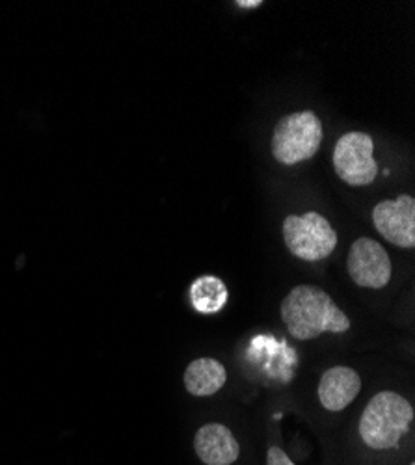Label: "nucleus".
I'll return each instance as SVG.
<instances>
[{
  "mask_svg": "<svg viewBox=\"0 0 415 465\" xmlns=\"http://www.w3.org/2000/svg\"><path fill=\"white\" fill-rule=\"evenodd\" d=\"M282 319L289 333L300 341L351 330V319L328 292L313 285H298L285 296L282 302Z\"/></svg>",
  "mask_w": 415,
  "mask_h": 465,
  "instance_id": "1",
  "label": "nucleus"
},
{
  "mask_svg": "<svg viewBox=\"0 0 415 465\" xmlns=\"http://www.w3.org/2000/svg\"><path fill=\"white\" fill-rule=\"evenodd\" d=\"M413 420L411 404L393 391L376 393L360 419L363 443L376 450L395 449Z\"/></svg>",
  "mask_w": 415,
  "mask_h": 465,
  "instance_id": "2",
  "label": "nucleus"
},
{
  "mask_svg": "<svg viewBox=\"0 0 415 465\" xmlns=\"http://www.w3.org/2000/svg\"><path fill=\"white\" fill-rule=\"evenodd\" d=\"M322 143V124L311 110L283 115L272 134V154L280 164L294 166L315 157Z\"/></svg>",
  "mask_w": 415,
  "mask_h": 465,
  "instance_id": "3",
  "label": "nucleus"
},
{
  "mask_svg": "<svg viewBox=\"0 0 415 465\" xmlns=\"http://www.w3.org/2000/svg\"><path fill=\"white\" fill-rule=\"evenodd\" d=\"M283 241L294 257L313 262L333 253L337 232L319 213L291 214L283 222Z\"/></svg>",
  "mask_w": 415,
  "mask_h": 465,
  "instance_id": "4",
  "label": "nucleus"
},
{
  "mask_svg": "<svg viewBox=\"0 0 415 465\" xmlns=\"http://www.w3.org/2000/svg\"><path fill=\"white\" fill-rule=\"evenodd\" d=\"M333 168L339 179L351 186L371 184L379 173L372 138L360 131L343 134L333 149Z\"/></svg>",
  "mask_w": 415,
  "mask_h": 465,
  "instance_id": "5",
  "label": "nucleus"
},
{
  "mask_svg": "<svg viewBox=\"0 0 415 465\" xmlns=\"http://www.w3.org/2000/svg\"><path fill=\"white\" fill-rule=\"evenodd\" d=\"M347 268L352 282L363 289H384L391 280V259L386 248L367 237L351 246Z\"/></svg>",
  "mask_w": 415,
  "mask_h": 465,
  "instance_id": "6",
  "label": "nucleus"
},
{
  "mask_svg": "<svg viewBox=\"0 0 415 465\" xmlns=\"http://www.w3.org/2000/svg\"><path fill=\"white\" fill-rule=\"evenodd\" d=\"M372 223L388 242L399 248H413L415 200L402 193L397 200L380 202L372 209Z\"/></svg>",
  "mask_w": 415,
  "mask_h": 465,
  "instance_id": "7",
  "label": "nucleus"
},
{
  "mask_svg": "<svg viewBox=\"0 0 415 465\" xmlns=\"http://www.w3.org/2000/svg\"><path fill=\"white\" fill-rule=\"evenodd\" d=\"M194 449L207 465H232L241 454L239 441L232 430L218 422L202 426L194 438Z\"/></svg>",
  "mask_w": 415,
  "mask_h": 465,
  "instance_id": "8",
  "label": "nucleus"
},
{
  "mask_svg": "<svg viewBox=\"0 0 415 465\" xmlns=\"http://www.w3.org/2000/svg\"><path fill=\"white\" fill-rule=\"evenodd\" d=\"M361 391L360 374L351 367L328 369L319 383V401L328 411L345 410Z\"/></svg>",
  "mask_w": 415,
  "mask_h": 465,
  "instance_id": "9",
  "label": "nucleus"
},
{
  "mask_svg": "<svg viewBox=\"0 0 415 465\" xmlns=\"http://www.w3.org/2000/svg\"><path fill=\"white\" fill-rule=\"evenodd\" d=\"M225 381V367L212 358L194 360L184 371V387L194 397H211L222 390Z\"/></svg>",
  "mask_w": 415,
  "mask_h": 465,
  "instance_id": "10",
  "label": "nucleus"
},
{
  "mask_svg": "<svg viewBox=\"0 0 415 465\" xmlns=\"http://www.w3.org/2000/svg\"><path fill=\"white\" fill-rule=\"evenodd\" d=\"M228 289L216 276H200L191 287V300L198 313L214 315L228 303Z\"/></svg>",
  "mask_w": 415,
  "mask_h": 465,
  "instance_id": "11",
  "label": "nucleus"
},
{
  "mask_svg": "<svg viewBox=\"0 0 415 465\" xmlns=\"http://www.w3.org/2000/svg\"><path fill=\"white\" fill-rule=\"evenodd\" d=\"M267 465H294L280 447H271L267 454Z\"/></svg>",
  "mask_w": 415,
  "mask_h": 465,
  "instance_id": "12",
  "label": "nucleus"
},
{
  "mask_svg": "<svg viewBox=\"0 0 415 465\" xmlns=\"http://www.w3.org/2000/svg\"><path fill=\"white\" fill-rule=\"evenodd\" d=\"M261 5H262L261 0H239L237 3V6H241V8H257Z\"/></svg>",
  "mask_w": 415,
  "mask_h": 465,
  "instance_id": "13",
  "label": "nucleus"
},
{
  "mask_svg": "<svg viewBox=\"0 0 415 465\" xmlns=\"http://www.w3.org/2000/svg\"><path fill=\"white\" fill-rule=\"evenodd\" d=\"M410 465H415V463H410Z\"/></svg>",
  "mask_w": 415,
  "mask_h": 465,
  "instance_id": "14",
  "label": "nucleus"
}]
</instances>
